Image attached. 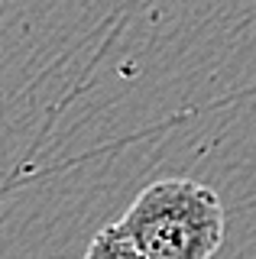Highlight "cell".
<instances>
[{
    "label": "cell",
    "instance_id": "6da1fadb",
    "mask_svg": "<svg viewBox=\"0 0 256 259\" xmlns=\"http://www.w3.org/2000/svg\"><path fill=\"white\" fill-rule=\"evenodd\" d=\"M117 227L146 259H211L227 233V214L214 188L165 178L143 188Z\"/></svg>",
    "mask_w": 256,
    "mask_h": 259
},
{
    "label": "cell",
    "instance_id": "7a4b0ae2",
    "mask_svg": "<svg viewBox=\"0 0 256 259\" xmlns=\"http://www.w3.org/2000/svg\"><path fill=\"white\" fill-rule=\"evenodd\" d=\"M84 259H146V256H143L140 249L120 233V227L114 224V227H104L98 237L91 240Z\"/></svg>",
    "mask_w": 256,
    "mask_h": 259
}]
</instances>
